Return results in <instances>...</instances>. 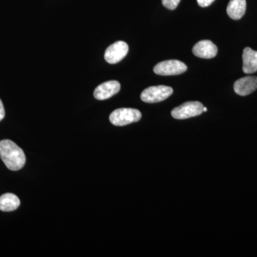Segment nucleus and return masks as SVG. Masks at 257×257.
Instances as JSON below:
<instances>
[{
  "label": "nucleus",
  "mask_w": 257,
  "mask_h": 257,
  "mask_svg": "<svg viewBox=\"0 0 257 257\" xmlns=\"http://www.w3.org/2000/svg\"><path fill=\"white\" fill-rule=\"evenodd\" d=\"M246 9V0H230L226 13L233 20H238L244 15Z\"/></svg>",
  "instance_id": "obj_11"
},
{
  "label": "nucleus",
  "mask_w": 257,
  "mask_h": 257,
  "mask_svg": "<svg viewBox=\"0 0 257 257\" xmlns=\"http://www.w3.org/2000/svg\"><path fill=\"white\" fill-rule=\"evenodd\" d=\"M142 114L138 109L120 108L111 112L109 121L115 126H122L140 121Z\"/></svg>",
  "instance_id": "obj_2"
},
{
  "label": "nucleus",
  "mask_w": 257,
  "mask_h": 257,
  "mask_svg": "<svg viewBox=\"0 0 257 257\" xmlns=\"http://www.w3.org/2000/svg\"><path fill=\"white\" fill-rule=\"evenodd\" d=\"M173 93V89L167 86H153L145 89L142 92L141 99L146 103L160 102L170 97Z\"/></svg>",
  "instance_id": "obj_3"
},
{
  "label": "nucleus",
  "mask_w": 257,
  "mask_h": 257,
  "mask_svg": "<svg viewBox=\"0 0 257 257\" xmlns=\"http://www.w3.org/2000/svg\"><path fill=\"white\" fill-rule=\"evenodd\" d=\"M5 116V111L3 101L0 99V121L4 119Z\"/></svg>",
  "instance_id": "obj_15"
},
{
  "label": "nucleus",
  "mask_w": 257,
  "mask_h": 257,
  "mask_svg": "<svg viewBox=\"0 0 257 257\" xmlns=\"http://www.w3.org/2000/svg\"><path fill=\"white\" fill-rule=\"evenodd\" d=\"M20 205V200L14 194L6 193L0 197V210L13 211L16 210Z\"/></svg>",
  "instance_id": "obj_12"
},
{
  "label": "nucleus",
  "mask_w": 257,
  "mask_h": 257,
  "mask_svg": "<svg viewBox=\"0 0 257 257\" xmlns=\"http://www.w3.org/2000/svg\"><path fill=\"white\" fill-rule=\"evenodd\" d=\"M0 158L5 166L12 171L21 170L26 162L23 150L9 140L0 142Z\"/></svg>",
  "instance_id": "obj_1"
},
{
  "label": "nucleus",
  "mask_w": 257,
  "mask_h": 257,
  "mask_svg": "<svg viewBox=\"0 0 257 257\" xmlns=\"http://www.w3.org/2000/svg\"><path fill=\"white\" fill-rule=\"evenodd\" d=\"M162 5L167 9L173 10L178 6L181 0H162Z\"/></svg>",
  "instance_id": "obj_13"
},
{
  "label": "nucleus",
  "mask_w": 257,
  "mask_h": 257,
  "mask_svg": "<svg viewBox=\"0 0 257 257\" xmlns=\"http://www.w3.org/2000/svg\"><path fill=\"white\" fill-rule=\"evenodd\" d=\"M193 54L196 57L202 59L214 58L217 55V47L209 40H202L194 45Z\"/></svg>",
  "instance_id": "obj_8"
},
{
  "label": "nucleus",
  "mask_w": 257,
  "mask_h": 257,
  "mask_svg": "<svg viewBox=\"0 0 257 257\" xmlns=\"http://www.w3.org/2000/svg\"><path fill=\"white\" fill-rule=\"evenodd\" d=\"M128 51V46L125 42L118 41L114 42L107 47L104 53V59L109 64L118 63L123 60Z\"/></svg>",
  "instance_id": "obj_6"
},
{
  "label": "nucleus",
  "mask_w": 257,
  "mask_h": 257,
  "mask_svg": "<svg viewBox=\"0 0 257 257\" xmlns=\"http://www.w3.org/2000/svg\"><path fill=\"white\" fill-rule=\"evenodd\" d=\"M243 72L245 74H253L257 71V52L250 47L243 50Z\"/></svg>",
  "instance_id": "obj_10"
},
{
  "label": "nucleus",
  "mask_w": 257,
  "mask_h": 257,
  "mask_svg": "<svg viewBox=\"0 0 257 257\" xmlns=\"http://www.w3.org/2000/svg\"><path fill=\"white\" fill-rule=\"evenodd\" d=\"M214 0H197L198 5L202 8H207L214 3Z\"/></svg>",
  "instance_id": "obj_14"
},
{
  "label": "nucleus",
  "mask_w": 257,
  "mask_h": 257,
  "mask_svg": "<svg viewBox=\"0 0 257 257\" xmlns=\"http://www.w3.org/2000/svg\"><path fill=\"white\" fill-rule=\"evenodd\" d=\"M121 89L120 83L116 80L108 81L99 84L94 89V96L98 100L109 99L119 92Z\"/></svg>",
  "instance_id": "obj_7"
},
{
  "label": "nucleus",
  "mask_w": 257,
  "mask_h": 257,
  "mask_svg": "<svg viewBox=\"0 0 257 257\" xmlns=\"http://www.w3.org/2000/svg\"><path fill=\"white\" fill-rule=\"evenodd\" d=\"M257 77L252 76L243 77L234 83V92L240 96H246L256 90Z\"/></svg>",
  "instance_id": "obj_9"
},
{
  "label": "nucleus",
  "mask_w": 257,
  "mask_h": 257,
  "mask_svg": "<svg viewBox=\"0 0 257 257\" xmlns=\"http://www.w3.org/2000/svg\"><path fill=\"white\" fill-rule=\"evenodd\" d=\"M207 111V107H204V108H203V111H204V112H206V111Z\"/></svg>",
  "instance_id": "obj_16"
},
{
  "label": "nucleus",
  "mask_w": 257,
  "mask_h": 257,
  "mask_svg": "<svg viewBox=\"0 0 257 257\" xmlns=\"http://www.w3.org/2000/svg\"><path fill=\"white\" fill-rule=\"evenodd\" d=\"M187 70V65L179 60L164 61L154 67V72L162 76L178 75Z\"/></svg>",
  "instance_id": "obj_5"
},
{
  "label": "nucleus",
  "mask_w": 257,
  "mask_h": 257,
  "mask_svg": "<svg viewBox=\"0 0 257 257\" xmlns=\"http://www.w3.org/2000/svg\"><path fill=\"white\" fill-rule=\"evenodd\" d=\"M204 105L199 101H187L175 108L171 114L175 119H186L202 114Z\"/></svg>",
  "instance_id": "obj_4"
}]
</instances>
